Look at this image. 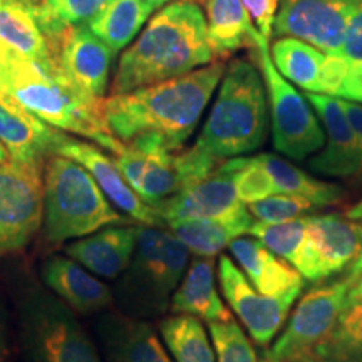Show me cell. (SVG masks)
Listing matches in <instances>:
<instances>
[{"label":"cell","instance_id":"cell-1","mask_svg":"<svg viewBox=\"0 0 362 362\" xmlns=\"http://www.w3.org/2000/svg\"><path fill=\"white\" fill-rule=\"evenodd\" d=\"M221 61L180 78L103 101L104 124L124 148L144 153H176L197 129L225 74Z\"/></svg>","mask_w":362,"mask_h":362},{"label":"cell","instance_id":"cell-2","mask_svg":"<svg viewBox=\"0 0 362 362\" xmlns=\"http://www.w3.org/2000/svg\"><path fill=\"white\" fill-rule=\"evenodd\" d=\"M205 13L192 0L163 7L121 54L111 96L133 93L214 62Z\"/></svg>","mask_w":362,"mask_h":362},{"label":"cell","instance_id":"cell-3","mask_svg":"<svg viewBox=\"0 0 362 362\" xmlns=\"http://www.w3.org/2000/svg\"><path fill=\"white\" fill-rule=\"evenodd\" d=\"M0 90L59 131L84 136L112 155L124 146L110 134L103 116V99L90 96L51 61H34L0 40Z\"/></svg>","mask_w":362,"mask_h":362},{"label":"cell","instance_id":"cell-4","mask_svg":"<svg viewBox=\"0 0 362 362\" xmlns=\"http://www.w3.org/2000/svg\"><path fill=\"white\" fill-rule=\"evenodd\" d=\"M267 129L264 78L252 62L237 59L225 69L218 96L194 146L221 163L262 148Z\"/></svg>","mask_w":362,"mask_h":362},{"label":"cell","instance_id":"cell-5","mask_svg":"<svg viewBox=\"0 0 362 362\" xmlns=\"http://www.w3.org/2000/svg\"><path fill=\"white\" fill-rule=\"evenodd\" d=\"M42 221L45 240L51 243L128 223L83 165L59 155L47 156L45 163Z\"/></svg>","mask_w":362,"mask_h":362},{"label":"cell","instance_id":"cell-6","mask_svg":"<svg viewBox=\"0 0 362 362\" xmlns=\"http://www.w3.org/2000/svg\"><path fill=\"white\" fill-rule=\"evenodd\" d=\"M189 250L170 230L138 226V240L128 269L116 288L119 312L146 319L166 310L188 270Z\"/></svg>","mask_w":362,"mask_h":362},{"label":"cell","instance_id":"cell-7","mask_svg":"<svg viewBox=\"0 0 362 362\" xmlns=\"http://www.w3.org/2000/svg\"><path fill=\"white\" fill-rule=\"evenodd\" d=\"M17 317L24 362H103L76 312L45 285H22Z\"/></svg>","mask_w":362,"mask_h":362},{"label":"cell","instance_id":"cell-8","mask_svg":"<svg viewBox=\"0 0 362 362\" xmlns=\"http://www.w3.org/2000/svg\"><path fill=\"white\" fill-rule=\"evenodd\" d=\"M252 51L255 52L269 93L274 148L292 160H305L319 153L325 143L322 124L304 94L298 93L274 66L269 40L262 37L259 30L253 37Z\"/></svg>","mask_w":362,"mask_h":362},{"label":"cell","instance_id":"cell-9","mask_svg":"<svg viewBox=\"0 0 362 362\" xmlns=\"http://www.w3.org/2000/svg\"><path fill=\"white\" fill-rule=\"evenodd\" d=\"M115 161L126 183L153 208L197 185L220 165L197 146L176 153H144L124 148Z\"/></svg>","mask_w":362,"mask_h":362},{"label":"cell","instance_id":"cell-10","mask_svg":"<svg viewBox=\"0 0 362 362\" xmlns=\"http://www.w3.org/2000/svg\"><path fill=\"white\" fill-rule=\"evenodd\" d=\"M351 272L332 282L312 288L298 302L282 336L269 356L277 362H312L320 346L332 334L352 287Z\"/></svg>","mask_w":362,"mask_h":362},{"label":"cell","instance_id":"cell-11","mask_svg":"<svg viewBox=\"0 0 362 362\" xmlns=\"http://www.w3.org/2000/svg\"><path fill=\"white\" fill-rule=\"evenodd\" d=\"M44 220V181L37 163L0 165V255L22 250Z\"/></svg>","mask_w":362,"mask_h":362},{"label":"cell","instance_id":"cell-12","mask_svg":"<svg viewBox=\"0 0 362 362\" xmlns=\"http://www.w3.org/2000/svg\"><path fill=\"white\" fill-rule=\"evenodd\" d=\"M218 280L228 305L245 325L250 337L262 347L269 346L272 339L277 336L293 302L302 292V288H297L279 297L264 296L253 287L250 280L228 255L220 257Z\"/></svg>","mask_w":362,"mask_h":362},{"label":"cell","instance_id":"cell-13","mask_svg":"<svg viewBox=\"0 0 362 362\" xmlns=\"http://www.w3.org/2000/svg\"><path fill=\"white\" fill-rule=\"evenodd\" d=\"M45 39L57 69L84 93L103 99L116 56L110 45L90 33L88 25L67 27Z\"/></svg>","mask_w":362,"mask_h":362},{"label":"cell","instance_id":"cell-14","mask_svg":"<svg viewBox=\"0 0 362 362\" xmlns=\"http://www.w3.org/2000/svg\"><path fill=\"white\" fill-rule=\"evenodd\" d=\"M362 252V223L337 214L307 216V253L302 277L324 282L354 264Z\"/></svg>","mask_w":362,"mask_h":362},{"label":"cell","instance_id":"cell-15","mask_svg":"<svg viewBox=\"0 0 362 362\" xmlns=\"http://www.w3.org/2000/svg\"><path fill=\"white\" fill-rule=\"evenodd\" d=\"M52 155L71 158V160L83 165L96 180L107 200L117 210L124 211L131 220L139 221L146 226H160V228L165 225L155 208L146 205L134 193V189L126 183L119 168L116 166L115 158H110L99 148L59 131L52 146Z\"/></svg>","mask_w":362,"mask_h":362},{"label":"cell","instance_id":"cell-16","mask_svg":"<svg viewBox=\"0 0 362 362\" xmlns=\"http://www.w3.org/2000/svg\"><path fill=\"white\" fill-rule=\"evenodd\" d=\"M245 208L238 198L232 166L225 160L206 178L160 203L155 210L163 223L171 225L183 220L228 216Z\"/></svg>","mask_w":362,"mask_h":362},{"label":"cell","instance_id":"cell-17","mask_svg":"<svg viewBox=\"0 0 362 362\" xmlns=\"http://www.w3.org/2000/svg\"><path fill=\"white\" fill-rule=\"evenodd\" d=\"M304 96L319 115L325 133V148L312 158L310 170L336 178L359 175L362 161L361 146L354 128L342 110L341 99L315 93H305Z\"/></svg>","mask_w":362,"mask_h":362},{"label":"cell","instance_id":"cell-18","mask_svg":"<svg viewBox=\"0 0 362 362\" xmlns=\"http://www.w3.org/2000/svg\"><path fill=\"white\" fill-rule=\"evenodd\" d=\"M104 362H175L146 320L110 310L96 322Z\"/></svg>","mask_w":362,"mask_h":362},{"label":"cell","instance_id":"cell-19","mask_svg":"<svg viewBox=\"0 0 362 362\" xmlns=\"http://www.w3.org/2000/svg\"><path fill=\"white\" fill-rule=\"evenodd\" d=\"M44 285L76 314H98L115 300L111 288L69 257L52 255L40 269Z\"/></svg>","mask_w":362,"mask_h":362},{"label":"cell","instance_id":"cell-20","mask_svg":"<svg viewBox=\"0 0 362 362\" xmlns=\"http://www.w3.org/2000/svg\"><path fill=\"white\" fill-rule=\"evenodd\" d=\"M59 129L25 110L7 93L0 90V143L13 161L37 163L52 155Z\"/></svg>","mask_w":362,"mask_h":362},{"label":"cell","instance_id":"cell-21","mask_svg":"<svg viewBox=\"0 0 362 362\" xmlns=\"http://www.w3.org/2000/svg\"><path fill=\"white\" fill-rule=\"evenodd\" d=\"M138 240V226L111 225L66 245V255L103 279H117L128 269Z\"/></svg>","mask_w":362,"mask_h":362},{"label":"cell","instance_id":"cell-22","mask_svg":"<svg viewBox=\"0 0 362 362\" xmlns=\"http://www.w3.org/2000/svg\"><path fill=\"white\" fill-rule=\"evenodd\" d=\"M228 248L240 270L264 296L279 297L304 288V277L291 264L267 248L259 238L240 237L233 240Z\"/></svg>","mask_w":362,"mask_h":362},{"label":"cell","instance_id":"cell-23","mask_svg":"<svg viewBox=\"0 0 362 362\" xmlns=\"http://www.w3.org/2000/svg\"><path fill=\"white\" fill-rule=\"evenodd\" d=\"M170 309L173 314L192 315L208 324L233 320L215 287L214 259L194 257L171 297Z\"/></svg>","mask_w":362,"mask_h":362},{"label":"cell","instance_id":"cell-24","mask_svg":"<svg viewBox=\"0 0 362 362\" xmlns=\"http://www.w3.org/2000/svg\"><path fill=\"white\" fill-rule=\"evenodd\" d=\"M253 225V216L245 210L228 216H218V218H198V220H183L171 223L170 232L183 242L189 253L197 257H206L214 259L220 255L233 240H237L250 232Z\"/></svg>","mask_w":362,"mask_h":362},{"label":"cell","instance_id":"cell-25","mask_svg":"<svg viewBox=\"0 0 362 362\" xmlns=\"http://www.w3.org/2000/svg\"><path fill=\"white\" fill-rule=\"evenodd\" d=\"M208 42L215 57H226L243 47H253L252 19L242 0H205Z\"/></svg>","mask_w":362,"mask_h":362},{"label":"cell","instance_id":"cell-26","mask_svg":"<svg viewBox=\"0 0 362 362\" xmlns=\"http://www.w3.org/2000/svg\"><path fill=\"white\" fill-rule=\"evenodd\" d=\"M352 277V287L336 327L312 362H362V279L354 274Z\"/></svg>","mask_w":362,"mask_h":362},{"label":"cell","instance_id":"cell-27","mask_svg":"<svg viewBox=\"0 0 362 362\" xmlns=\"http://www.w3.org/2000/svg\"><path fill=\"white\" fill-rule=\"evenodd\" d=\"M0 40L34 61H51L34 4L27 0H0Z\"/></svg>","mask_w":362,"mask_h":362},{"label":"cell","instance_id":"cell-28","mask_svg":"<svg viewBox=\"0 0 362 362\" xmlns=\"http://www.w3.org/2000/svg\"><path fill=\"white\" fill-rule=\"evenodd\" d=\"M257 160L270 176L274 194L304 197L319 208L336 205L341 202L342 189L337 185L317 180L284 158L272 155V153H262V155H257Z\"/></svg>","mask_w":362,"mask_h":362},{"label":"cell","instance_id":"cell-29","mask_svg":"<svg viewBox=\"0 0 362 362\" xmlns=\"http://www.w3.org/2000/svg\"><path fill=\"white\" fill-rule=\"evenodd\" d=\"M153 11L155 8L143 0H112L88 27L112 51L121 52L133 42Z\"/></svg>","mask_w":362,"mask_h":362},{"label":"cell","instance_id":"cell-30","mask_svg":"<svg viewBox=\"0 0 362 362\" xmlns=\"http://www.w3.org/2000/svg\"><path fill=\"white\" fill-rule=\"evenodd\" d=\"M272 62L285 79L300 86L305 93H320L319 76L324 52L296 37H284L272 45Z\"/></svg>","mask_w":362,"mask_h":362},{"label":"cell","instance_id":"cell-31","mask_svg":"<svg viewBox=\"0 0 362 362\" xmlns=\"http://www.w3.org/2000/svg\"><path fill=\"white\" fill-rule=\"evenodd\" d=\"M160 330L176 362H216L210 336L197 317L173 314L163 320Z\"/></svg>","mask_w":362,"mask_h":362},{"label":"cell","instance_id":"cell-32","mask_svg":"<svg viewBox=\"0 0 362 362\" xmlns=\"http://www.w3.org/2000/svg\"><path fill=\"white\" fill-rule=\"evenodd\" d=\"M248 233L259 238L267 248L291 264L302 275L307 253V216L282 223L253 221Z\"/></svg>","mask_w":362,"mask_h":362},{"label":"cell","instance_id":"cell-33","mask_svg":"<svg viewBox=\"0 0 362 362\" xmlns=\"http://www.w3.org/2000/svg\"><path fill=\"white\" fill-rule=\"evenodd\" d=\"M112 0H40L34 11L45 35H52L67 27L88 25Z\"/></svg>","mask_w":362,"mask_h":362},{"label":"cell","instance_id":"cell-34","mask_svg":"<svg viewBox=\"0 0 362 362\" xmlns=\"http://www.w3.org/2000/svg\"><path fill=\"white\" fill-rule=\"evenodd\" d=\"M216 362H259L250 339L235 320L208 324Z\"/></svg>","mask_w":362,"mask_h":362},{"label":"cell","instance_id":"cell-35","mask_svg":"<svg viewBox=\"0 0 362 362\" xmlns=\"http://www.w3.org/2000/svg\"><path fill=\"white\" fill-rule=\"evenodd\" d=\"M253 218L262 223H282V221L302 218L307 214L315 211V203L296 194H272L264 200L247 205Z\"/></svg>","mask_w":362,"mask_h":362},{"label":"cell","instance_id":"cell-36","mask_svg":"<svg viewBox=\"0 0 362 362\" xmlns=\"http://www.w3.org/2000/svg\"><path fill=\"white\" fill-rule=\"evenodd\" d=\"M242 2L250 19L255 22L262 37L269 40L272 37V30H274L280 0H242Z\"/></svg>","mask_w":362,"mask_h":362},{"label":"cell","instance_id":"cell-37","mask_svg":"<svg viewBox=\"0 0 362 362\" xmlns=\"http://www.w3.org/2000/svg\"><path fill=\"white\" fill-rule=\"evenodd\" d=\"M336 98L362 104V61H351L349 59L344 78L337 88Z\"/></svg>","mask_w":362,"mask_h":362},{"label":"cell","instance_id":"cell-38","mask_svg":"<svg viewBox=\"0 0 362 362\" xmlns=\"http://www.w3.org/2000/svg\"><path fill=\"white\" fill-rule=\"evenodd\" d=\"M341 106H342L344 112H346V116H347V119H349L351 126L354 128V133L357 136V141H359V146H361V156H362V104L344 101V99H341ZM359 175L362 176V161H361Z\"/></svg>","mask_w":362,"mask_h":362},{"label":"cell","instance_id":"cell-39","mask_svg":"<svg viewBox=\"0 0 362 362\" xmlns=\"http://www.w3.org/2000/svg\"><path fill=\"white\" fill-rule=\"evenodd\" d=\"M7 327H6V317H4V307L0 304V362H6L7 357Z\"/></svg>","mask_w":362,"mask_h":362},{"label":"cell","instance_id":"cell-40","mask_svg":"<svg viewBox=\"0 0 362 362\" xmlns=\"http://www.w3.org/2000/svg\"><path fill=\"white\" fill-rule=\"evenodd\" d=\"M347 216H349L351 220L362 223V200L359 203H356V205L352 206L349 211H347Z\"/></svg>","mask_w":362,"mask_h":362},{"label":"cell","instance_id":"cell-41","mask_svg":"<svg viewBox=\"0 0 362 362\" xmlns=\"http://www.w3.org/2000/svg\"><path fill=\"white\" fill-rule=\"evenodd\" d=\"M351 272L356 275V277L362 279V252L359 253V257L354 260V264L351 265Z\"/></svg>","mask_w":362,"mask_h":362},{"label":"cell","instance_id":"cell-42","mask_svg":"<svg viewBox=\"0 0 362 362\" xmlns=\"http://www.w3.org/2000/svg\"><path fill=\"white\" fill-rule=\"evenodd\" d=\"M12 158H11V155H8V151H7V148L4 146L2 143H0V165H2V163H7V161H11Z\"/></svg>","mask_w":362,"mask_h":362},{"label":"cell","instance_id":"cell-43","mask_svg":"<svg viewBox=\"0 0 362 362\" xmlns=\"http://www.w3.org/2000/svg\"><path fill=\"white\" fill-rule=\"evenodd\" d=\"M143 2H146L148 6H151L153 8H161L165 4L171 2V0H143Z\"/></svg>","mask_w":362,"mask_h":362},{"label":"cell","instance_id":"cell-44","mask_svg":"<svg viewBox=\"0 0 362 362\" xmlns=\"http://www.w3.org/2000/svg\"><path fill=\"white\" fill-rule=\"evenodd\" d=\"M347 2H349L351 6H352V8H354V12L356 11H362V0H347Z\"/></svg>","mask_w":362,"mask_h":362},{"label":"cell","instance_id":"cell-45","mask_svg":"<svg viewBox=\"0 0 362 362\" xmlns=\"http://www.w3.org/2000/svg\"><path fill=\"white\" fill-rule=\"evenodd\" d=\"M260 362H277V361H274L272 359V357L269 356V352H262V357H260Z\"/></svg>","mask_w":362,"mask_h":362},{"label":"cell","instance_id":"cell-46","mask_svg":"<svg viewBox=\"0 0 362 362\" xmlns=\"http://www.w3.org/2000/svg\"><path fill=\"white\" fill-rule=\"evenodd\" d=\"M27 2H30V4H34V6H35V4H39V2H40V0H27Z\"/></svg>","mask_w":362,"mask_h":362}]
</instances>
